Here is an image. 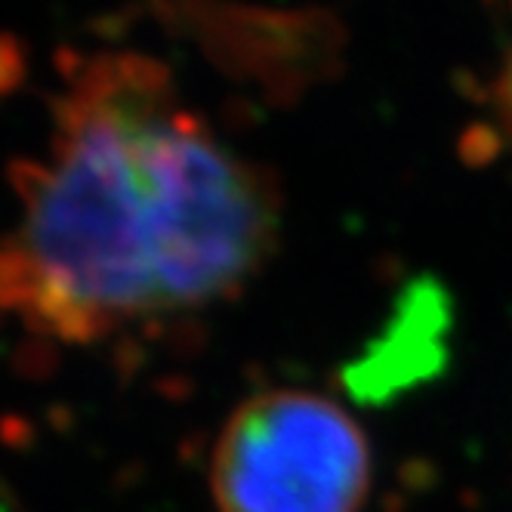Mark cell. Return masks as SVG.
I'll use <instances>...</instances> for the list:
<instances>
[{
  "instance_id": "6da1fadb",
  "label": "cell",
  "mask_w": 512,
  "mask_h": 512,
  "mask_svg": "<svg viewBox=\"0 0 512 512\" xmlns=\"http://www.w3.org/2000/svg\"><path fill=\"white\" fill-rule=\"evenodd\" d=\"M266 173L142 62H102L65 102L0 238V324L56 343L232 300L275 253Z\"/></svg>"
},
{
  "instance_id": "7a4b0ae2",
  "label": "cell",
  "mask_w": 512,
  "mask_h": 512,
  "mask_svg": "<svg viewBox=\"0 0 512 512\" xmlns=\"http://www.w3.org/2000/svg\"><path fill=\"white\" fill-rule=\"evenodd\" d=\"M210 491L219 512H361L371 491L368 438L318 392H260L219 432Z\"/></svg>"
},
{
  "instance_id": "3957f363",
  "label": "cell",
  "mask_w": 512,
  "mask_h": 512,
  "mask_svg": "<svg viewBox=\"0 0 512 512\" xmlns=\"http://www.w3.org/2000/svg\"><path fill=\"white\" fill-rule=\"evenodd\" d=\"M509 10H512V0H509ZM500 102H503L506 121L512 124V44L506 50V65H503V78H500Z\"/></svg>"
}]
</instances>
